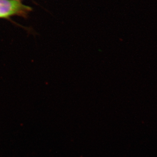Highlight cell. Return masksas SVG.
Wrapping results in <instances>:
<instances>
[{
	"label": "cell",
	"instance_id": "6da1fadb",
	"mask_svg": "<svg viewBox=\"0 0 157 157\" xmlns=\"http://www.w3.org/2000/svg\"><path fill=\"white\" fill-rule=\"evenodd\" d=\"M32 8L17 0H0V18H8L12 16L27 17Z\"/></svg>",
	"mask_w": 157,
	"mask_h": 157
},
{
	"label": "cell",
	"instance_id": "7a4b0ae2",
	"mask_svg": "<svg viewBox=\"0 0 157 157\" xmlns=\"http://www.w3.org/2000/svg\"><path fill=\"white\" fill-rule=\"evenodd\" d=\"M17 1H21V0H17Z\"/></svg>",
	"mask_w": 157,
	"mask_h": 157
}]
</instances>
